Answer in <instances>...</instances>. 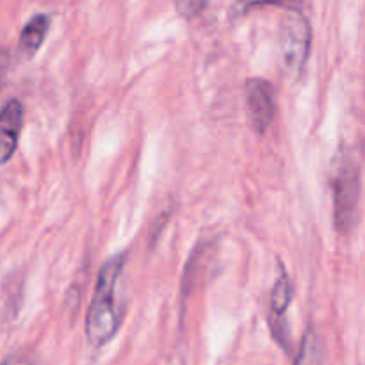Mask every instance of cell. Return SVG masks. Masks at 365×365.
I'll return each mask as SVG.
<instances>
[{"label": "cell", "mask_w": 365, "mask_h": 365, "mask_svg": "<svg viewBox=\"0 0 365 365\" xmlns=\"http://www.w3.org/2000/svg\"><path fill=\"white\" fill-rule=\"evenodd\" d=\"M127 255L123 252L107 260L96 278L95 294L86 316V335L89 344L100 348L107 344L120 330L125 314V303L120 296L121 277Z\"/></svg>", "instance_id": "cell-1"}, {"label": "cell", "mask_w": 365, "mask_h": 365, "mask_svg": "<svg viewBox=\"0 0 365 365\" xmlns=\"http://www.w3.org/2000/svg\"><path fill=\"white\" fill-rule=\"evenodd\" d=\"M312 43L310 24L298 9H289L280 24V64L284 71L296 77L305 68Z\"/></svg>", "instance_id": "cell-2"}, {"label": "cell", "mask_w": 365, "mask_h": 365, "mask_svg": "<svg viewBox=\"0 0 365 365\" xmlns=\"http://www.w3.org/2000/svg\"><path fill=\"white\" fill-rule=\"evenodd\" d=\"M334 191V221L341 234H348L356 220L360 200V175L353 157H346L339 163L331 180Z\"/></svg>", "instance_id": "cell-3"}, {"label": "cell", "mask_w": 365, "mask_h": 365, "mask_svg": "<svg viewBox=\"0 0 365 365\" xmlns=\"http://www.w3.org/2000/svg\"><path fill=\"white\" fill-rule=\"evenodd\" d=\"M246 114L248 123L257 134H264L277 114V95L271 82L250 78L246 82Z\"/></svg>", "instance_id": "cell-4"}, {"label": "cell", "mask_w": 365, "mask_h": 365, "mask_svg": "<svg viewBox=\"0 0 365 365\" xmlns=\"http://www.w3.org/2000/svg\"><path fill=\"white\" fill-rule=\"evenodd\" d=\"M291 302H292L291 278H289L285 267L280 264L277 284H274L273 292H271L269 323H271V330H273L274 337H277V341L280 342L285 349L289 348V327H287V321H285V312H287Z\"/></svg>", "instance_id": "cell-5"}, {"label": "cell", "mask_w": 365, "mask_h": 365, "mask_svg": "<svg viewBox=\"0 0 365 365\" xmlns=\"http://www.w3.org/2000/svg\"><path fill=\"white\" fill-rule=\"evenodd\" d=\"M24 127V106L13 98L0 110V166L11 160Z\"/></svg>", "instance_id": "cell-6"}, {"label": "cell", "mask_w": 365, "mask_h": 365, "mask_svg": "<svg viewBox=\"0 0 365 365\" xmlns=\"http://www.w3.org/2000/svg\"><path fill=\"white\" fill-rule=\"evenodd\" d=\"M50 29V16L48 14H34L27 24L24 25L20 34V41H18V52L25 59H32L39 48H41L43 41H45L46 34Z\"/></svg>", "instance_id": "cell-7"}, {"label": "cell", "mask_w": 365, "mask_h": 365, "mask_svg": "<svg viewBox=\"0 0 365 365\" xmlns=\"http://www.w3.org/2000/svg\"><path fill=\"white\" fill-rule=\"evenodd\" d=\"M294 365H324V353L321 346V339L312 327H309L303 334L302 346Z\"/></svg>", "instance_id": "cell-8"}, {"label": "cell", "mask_w": 365, "mask_h": 365, "mask_svg": "<svg viewBox=\"0 0 365 365\" xmlns=\"http://www.w3.org/2000/svg\"><path fill=\"white\" fill-rule=\"evenodd\" d=\"M299 2L302 0H234V4H232V16H242L248 11L262 6H284L294 9V6H298Z\"/></svg>", "instance_id": "cell-9"}, {"label": "cell", "mask_w": 365, "mask_h": 365, "mask_svg": "<svg viewBox=\"0 0 365 365\" xmlns=\"http://www.w3.org/2000/svg\"><path fill=\"white\" fill-rule=\"evenodd\" d=\"M207 2L209 0H173L177 13L185 20H191V18L202 14L203 9L207 7Z\"/></svg>", "instance_id": "cell-10"}, {"label": "cell", "mask_w": 365, "mask_h": 365, "mask_svg": "<svg viewBox=\"0 0 365 365\" xmlns=\"http://www.w3.org/2000/svg\"><path fill=\"white\" fill-rule=\"evenodd\" d=\"M2 365H32L27 359L24 356H9Z\"/></svg>", "instance_id": "cell-11"}]
</instances>
